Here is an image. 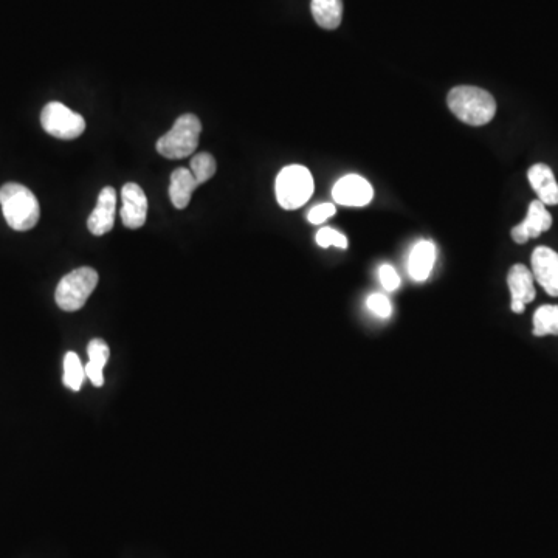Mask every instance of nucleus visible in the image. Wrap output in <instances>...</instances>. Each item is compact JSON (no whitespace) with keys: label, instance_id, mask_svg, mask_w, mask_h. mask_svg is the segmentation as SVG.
I'll list each match as a JSON object with an SVG mask.
<instances>
[{"label":"nucleus","instance_id":"3","mask_svg":"<svg viewBox=\"0 0 558 558\" xmlns=\"http://www.w3.org/2000/svg\"><path fill=\"white\" fill-rule=\"evenodd\" d=\"M276 200L284 210H298L314 194V177L306 166L290 165L276 177Z\"/></svg>","mask_w":558,"mask_h":558},{"label":"nucleus","instance_id":"24","mask_svg":"<svg viewBox=\"0 0 558 558\" xmlns=\"http://www.w3.org/2000/svg\"><path fill=\"white\" fill-rule=\"evenodd\" d=\"M379 278L380 283H382V286L385 287V290H388V292H394V290L400 287L399 275H397L396 269L390 266V264H385V266L380 267Z\"/></svg>","mask_w":558,"mask_h":558},{"label":"nucleus","instance_id":"20","mask_svg":"<svg viewBox=\"0 0 558 558\" xmlns=\"http://www.w3.org/2000/svg\"><path fill=\"white\" fill-rule=\"evenodd\" d=\"M87 354H89L90 363L104 369V366L109 362L111 351H109L106 341L101 340V338H93L87 346Z\"/></svg>","mask_w":558,"mask_h":558},{"label":"nucleus","instance_id":"17","mask_svg":"<svg viewBox=\"0 0 558 558\" xmlns=\"http://www.w3.org/2000/svg\"><path fill=\"white\" fill-rule=\"evenodd\" d=\"M534 335H558V306L546 304L538 307L534 314Z\"/></svg>","mask_w":558,"mask_h":558},{"label":"nucleus","instance_id":"1","mask_svg":"<svg viewBox=\"0 0 558 558\" xmlns=\"http://www.w3.org/2000/svg\"><path fill=\"white\" fill-rule=\"evenodd\" d=\"M447 103L456 118L476 128L490 123L496 114L492 93L475 86H458L450 90Z\"/></svg>","mask_w":558,"mask_h":558},{"label":"nucleus","instance_id":"12","mask_svg":"<svg viewBox=\"0 0 558 558\" xmlns=\"http://www.w3.org/2000/svg\"><path fill=\"white\" fill-rule=\"evenodd\" d=\"M527 179L531 183L532 190L537 193L541 204H545L546 207L558 205V183L548 165L537 163V165L531 166Z\"/></svg>","mask_w":558,"mask_h":558},{"label":"nucleus","instance_id":"14","mask_svg":"<svg viewBox=\"0 0 558 558\" xmlns=\"http://www.w3.org/2000/svg\"><path fill=\"white\" fill-rule=\"evenodd\" d=\"M197 186H199V183L194 179L190 169L177 168L171 174V185H169L171 204L177 210H185L190 205L191 197H193L194 191L197 190Z\"/></svg>","mask_w":558,"mask_h":558},{"label":"nucleus","instance_id":"25","mask_svg":"<svg viewBox=\"0 0 558 558\" xmlns=\"http://www.w3.org/2000/svg\"><path fill=\"white\" fill-rule=\"evenodd\" d=\"M86 369V377L90 379V382L93 383V386H97V388H101L104 385V369L100 368V366L93 365V363L87 362V365L84 366Z\"/></svg>","mask_w":558,"mask_h":558},{"label":"nucleus","instance_id":"11","mask_svg":"<svg viewBox=\"0 0 558 558\" xmlns=\"http://www.w3.org/2000/svg\"><path fill=\"white\" fill-rule=\"evenodd\" d=\"M115 213H117V193L112 186H106L98 194L95 210L87 219V227L95 236H103L114 228Z\"/></svg>","mask_w":558,"mask_h":558},{"label":"nucleus","instance_id":"9","mask_svg":"<svg viewBox=\"0 0 558 558\" xmlns=\"http://www.w3.org/2000/svg\"><path fill=\"white\" fill-rule=\"evenodd\" d=\"M532 275L546 293L558 297V253L549 247H537L532 253Z\"/></svg>","mask_w":558,"mask_h":558},{"label":"nucleus","instance_id":"8","mask_svg":"<svg viewBox=\"0 0 558 558\" xmlns=\"http://www.w3.org/2000/svg\"><path fill=\"white\" fill-rule=\"evenodd\" d=\"M121 199H123V207L120 216L124 227L131 230L142 228L148 216V197L142 186L137 183H126L121 190Z\"/></svg>","mask_w":558,"mask_h":558},{"label":"nucleus","instance_id":"7","mask_svg":"<svg viewBox=\"0 0 558 558\" xmlns=\"http://www.w3.org/2000/svg\"><path fill=\"white\" fill-rule=\"evenodd\" d=\"M332 197L338 205L366 207L374 197V188L368 180L357 174L341 177L334 185Z\"/></svg>","mask_w":558,"mask_h":558},{"label":"nucleus","instance_id":"10","mask_svg":"<svg viewBox=\"0 0 558 558\" xmlns=\"http://www.w3.org/2000/svg\"><path fill=\"white\" fill-rule=\"evenodd\" d=\"M552 227V216L546 205L541 204L540 200H534L529 205L526 219L517 227L512 228V239L517 244H526L529 239L538 238L541 233H545Z\"/></svg>","mask_w":558,"mask_h":558},{"label":"nucleus","instance_id":"5","mask_svg":"<svg viewBox=\"0 0 558 558\" xmlns=\"http://www.w3.org/2000/svg\"><path fill=\"white\" fill-rule=\"evenodd\" d=\"M100 276L97 270L81 267L67 273L56 287V304L66 312H76L83 309L95 287L98 286Z\"/></svg>","mask_w":558,"mask_h":558},{"label":"nucleus","instance_id":"13","mask_svg":"<svg viewBox=\"0 0 558 558\" xmlns=\"http://www.w3.org/2000/svg\"><path fill=\"white\" fill-rule=\"evenodd\" d=\"M436 262V247L433 242L421 241L414 245L408 261V272L416 283H424Z\"/></svg>","mask_w":558,"mask_h":558},{"label":"nucleus","instance_id":"22","mask_svg":"<svg viewBox=\"0 0 558 558\" xmlns=\"http://www.w3.org/2000/svg\"><path fill=\"white\" fill-rule=\"evenodd\" d=\"M368 307L372 314L380 318H390L393 314V306H391L390 300L385 295H380V293H374L368 298Z\"/></svg>","mask_w":558,"mask_h":558},{"label":"nucleus","instance_id":"4","mask_svg":"<svg viewBox=\"0 0 558 558\" xmlns=\"http://www.w3.org/2000/svg\"><path fill=\"white\" fill-rule=\"evenodd\" d=\"M200 132H202V123L196 115H182V117L177 118L173 129L159 138L157 152L169 160L190 157L199 146Z\"/></svg>","mask_w":558,"mask_h":558},{"label":"nucleus","instance_id":"2","mask_svg":"<svg viewBox=\"0 0 558 558\" xmlns=\"http://www.w3.org/2000/svg\"><path fill=\"white\" fill-rule=\"evenodd\" d=\"M0 205L5 221L16 231H28L35 228L41 216L38 199L19 183H5L0 188Z\"/></svg>","mask_w":558,"mask_h":558},{"label":"nucleus","instance_id":"19","mask_svg":"<svg viewBox=\"0 0 558 558\" xmlns=\"http://www.w3.org/2000/svg\"><path fill=\"white\" fill-rule=\"evenodd\" d=\"M216 169V160H214L213 155L208 154V152H199V154L194 155L193 160H191L190 171L193 173L194 179L197 180L199 185L213 179L214 174H216Z\"/></svg>","mask_w":558,"mask_h":558},{"label":"nucleus","instance_id":"6","mask_svg":"<svg viewBox=\"0 0 558 558\" xmlns=\"http://www.w3.org/2000/svg\"><path fill=\"white\" fill-rule=\"evenodd\" d=\"M41 124L47 134L59 140H75L86 131L83 115L70 111L59 101H52L42 109Z\"/></svg>","mask_w":558,"mask_h":558},{"label":"nucleus","instance_id":"23","mask_svg":"<svg viewBox=\"0 0 558 558\" xmlns=\"http://www.w3.org/2000/svg\"><path fill=\"white\" fill-rule=\"evenodd\" d=\"M335 214H337V208L334 204H321L309 211L307 219H309L310 224L320 225Z\"/></svg>","mask_w":558,"mask_h":558},{"label":"nucleus","instance_id":"21","mask_svg":"<svg viewBox=\"0 0 558 558\" xmlns=\"http://www.w3.org/2000/svg\"><path fill=\"white\" fill-rule=\"evenodd\" d=\"M317 244L320 247L328 248L338 247V248H348V239H346L345 235H341L340 231L334 230L331 227H323L317 233Z\"/></svg>","mask_w":558,"mask_h":558},{"label":"nucleus","instance_id":"18","mask_svg":"<svg viewBox=\"0 0 558 558\" xmlns=\"http://www.w3.org/2000/svg\"><path fill=\"white\" fill-rule=\"evenodd\" d=\"M86 379V369L81 363L80 355L76 352H67L64 357V385L72 391H80Z\"/></svg>","mask_w":558,"mask_h":558},{"label":"nucleus","instance_id":"15","mask_svg":"<svg viewBox=\"0 0 558 558\" xmlns=\"http://www.w3.org/2000/svg\"><path fill=\"white\" fill-rule=\"evenodd\" d=\"M512 301H520L523 304L532 303L535 300L534 275L531 270L523 264H515L507 275Z\"/></svg>","mask_w":558,"mask_h":558},{"label":"nucleus","instance_id":"26","mask_svg":"<svg viewBox=\"0 0 558 558\" xmlns=\"http://www.w3.org/2000/svg\"><path fill=\"white\" fill-rule=\"evenodd\" d=\"M510 307H512V310H514L515 314H523L524 309H526V304L520 303V301H512Z\"/></svg>","mask_w":558,"mask_h":558},{"label":"nucleus","instance_id":"16","mask_svg":"<svg viewBox=\"0 0 558 558\" xmlns=\"http://www.w3.org/2000/svg\"><path fill=\"white\" fill-rule=\"evenodd\" d=\"M312 14L324 30H335L343 19V0H312Z\"/></svg>","mask_w":558,"mask_h":558}]
</instances>
